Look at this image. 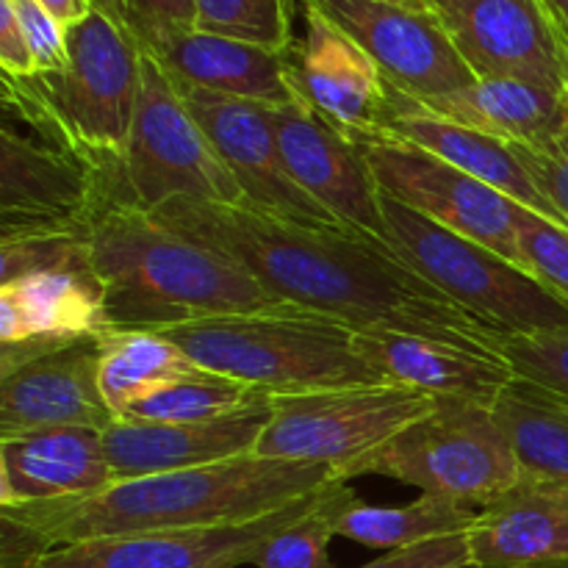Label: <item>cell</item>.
I'll use <instances>...</instances> for the list:
<instances>
[{
    "label": "cell",
    "instance_id": "obj_1",
    "mask_svg": "<svg viewBox=\"0 0 568 568\" xmlns=\"http://www.w3.org/2000/svg\"><path fill=\"white\" fill-rule=\"evenodd\" d=\"M155 220L227 255L281 303L355 331L436 338L505 364L503 333L438 292L392 244L366 233L200 200H172Z\"/></svg>",
    "mask_w": 568,
    "mask_h": 568
},
{
    "label": "cell",
    "instance_id": "obj_2",
    "mask_svg": "<svg viewBox=\"0 0 568 568\" xmlns=\"http://www.w3.org/2000/svg\"><path fill=\"white\" fill-rule=\"evenodd\" d=\"M331 483H342L331 466L247 455L200 469L122 480L92 497L6 505L0 516L26 527L50 552L98 538L250 521Z\"/></svg>",
    "mask_w": 568,
    "mask_h": 568
},
{
    "label": "cell",
    "instance_id": "obj_3",
    "mask_svg": "<svg viewBox=\"0 0 568 568\" xmlns=\"http://www.w3.org/2000/svg\"><path fill=\"white\" fill-rule=\"evenodd\" d=\"M87 258L103 288L109 331H166L286 305L227 255L128 203L98 211L87 233Z\"/></svg>",
    "mask_w": 568,
    "mask_h": 568
},
{
    "label": "cell",
    "instance_id": "obj_4",
    "mask_svg": "<svg viewBox=\"0 0 568 568\" xmlns=\"http://www.w3.org/2000/svg\"><path fill=\"white\" fill-rule=\"evenodd\" d=\"M144 50L125 22L98 9L67 28V64L28 78L3 75L6 120L122 161L142 92Z\"/></svg>",
    "mask_w": 568,
    "mask_h": 568
},
{
    "label": "cell",
    "instance_id": "obj_5",
    "mask_svg": "<svg viewBox=\"0 0 568 568\" xmlns=\"http://www.w3.org/2000/svg\"><path fill=\"white\" fill-rule=\"evenodd\" d=\"M155 333L175 342L200 369L272 397L383 383L355 349V327L297 305L211 316Z\"/></svg>",
    "mask_w": 568,
    "mask_h": 568
},
{
    "label": "cell",
    "instance_id": "obj_6",
    "mask_svg": "<svg viewBox=\"0 0 568 568\" xmlns=\"http://www.w3.org/2000/svg\"><path fill=\"white\" fill-rule=\"evenodd\" d=\"M388 244L438 292L503 336L568 327V303L486 244L383 194Z\"/></svg>",
    "mask_w": 568,
    "mask_h": 568
},
{
    "label": "cell",
    "instance_id": "obj_7",
    "mask_svg": "<svg viewBox=\"0 0 568 568\" xmlns=\"http://www.w3.org/2000/svg\"><path fill=\"white\" fill-rule=\"evenodd\" d=\"M361 475L392 477L480 510L514 488L525 469L494 408L438 399L430 414L358 460L347 480Z\"/></svg>",
    "mask_w": 568,
    "mask_h": 568
},
{
    "label": "cell",
    "instance_id": "obj_8",
    "mask_svg": "<svg viewBox=\"0 0 568 568\" xmlns=\"http://www.w3.org/2000/svg\"><path fill=\"white\" fill-rule=\"evenodd\" d=\"M11 122L0 131V242L87 236L103 205L122 203V161Z\"/></svg>",
    "mask_w": 568,
    "mask_h": 568
},
{
    "label": "cell",
    "instance_id": "obj_9",
    "mask_svg": "<svg viewBox=\"0 0 568 568\" xmlns=\"http://www.w3.org/2000/svg\"><path fill=\"white\" fill-rule=\"evenodd\" d=\"M122 203L155 214L172 200L242 205V186L194 120L175 78L144 53L142 92L122 155Z\"/></svg>",
    "mask_w": 568,
    "mask_h": 568
},
{
    "label": "cell",
    "instance_id": "obj_10",
    "mask_svg": "<svg viewBox=\"0 0 568 568\" xmlns=\"http://www.w3.org/2000/svg\"><path fill=\"white\" fill-rule=\"evenodd\" d=\"M436 403L430 394L388 383L275 397L253 455L331 466L347 483L358 460L430 414Z\"/></svg>",
    "mask_w": 568,
    "mask_h": 568
},
{
    "label": "cell",
    "instance_id": "obj_11",
    "mask_svg": "<svg viewBox=\"0 0 568 568\" xmlns=\"http://www.w3.org/2000/svg\"><path fill=\"white\" fill-rule=\"evenodd\" d=\"M347 33L386 83L414 100H436L471 87L477 75L447 26L427 6L397 0H300Z\"/></svg>",
    "mask_w": 568,
    "mask_h": 568
},
{
    "label": "cell",
    "instance_id": "obj_12",
    "mask_svg": "<svg viewBox=\"0 0 568 568\" xmlns=\"http://www.w3.org/2000/svg\"><path fill=\"white\" fill-rule=\"evenodd\" d=\"M361 148L383 194L525 270L516 242L519 203L405 139L381 133Z\"/></svg>",
    "mask_w": 568,
    "mask_h": 568
},
{
    "label": "cell",
    "instance_id": "obj_13",
    "mask_svg": "<svg viewBox=\"0 0 568 568\" xmlns=\"http://www.w3.org/2000/svg\"><path fill=\"white\" fill-rule=\"evenodd\" d=\"M98 338L70 344H28L0 353V442L55 427L116 422L100 392Z\"/></svg>",
    "mask_w": 568,
    "mask_h": 568
},
{
    "label": "cell",
    "instance_id": "obj_14",
    "mask_svg": "<svg viewBox=\"0 0 568 568\" xmlns=\"http://www.w3.org/2000/svg\"><path fill=\"white\" fill-rule=\"evenodd\" d=\"M338 483L320 488L281 510L233 525L192 530L144 532V536L98 538L50 549L33 568H239L258 560L266 544L308 516Z\"/></svg>",
    "mask_w": 568,
    "mask_h": 568
},
{
    "label": "cell",
    "instance_id": "obj_15",
    "mask_svg": "<svg viewBox=\"0 0 568 568\" xmlns=\"http://www.w3.org/2000/svg\"><path fill=\"white\" fill-rule=\"evenodd\" d=\"M442 20L477 78L568 94V31L544 0H466Z\"/></svg>",
    "mask_w": 568,
    "mask_h": 568
},
{
    "label": "cell",
    "instance_id": "obj_16",
    "mask_svg": "<svg viewBox=\"0 0 568 568\" xmlns=\"http://www.w3.org/2000/svg\"><path fill=\"white\" fill-rule=\"evenodd\" d=\"M178 89H181L194 120L200 122L205 136L211 139L216 153L222 155L227 170L242 186L247 205L288 216V220L344 227L331 211L308 197L288 175L281 144H277L272 105L205 92V89L186 87V83H178Z\"/></svg>",
    "mask_w": 568,
    "mask_h": 568
},
{
    "label": "cell",
    "instance_id": "obj_17",
    "mask_svg": "<svg viewBox=\"0 0 568 568\" xmlns=\"http://www.w3.org/2000/svg\"><path fill=\"white\" fill-rule=\"evenodd\" d=\"M288 175L344 227L388 244L377 186L364 148L322 120L305 100L272 105Z\"/></svg>",
    "mask_w": 568,
    "mask_h": 568
},
{
    "label": "cell",
    "instance_id": "obj_18",
    "mask_svg": "<svg viewBox=\"0 0 568 568\" xmlns=\"http://www.w3.org/2000/svg\"><path fill=\"white\" fill-rule=\"evenodd\" d=\"M305 9V6H303ZM300 100L355 142L381 136L388 83L375 61L331 20L305 9V37L288 50Z\"/></svg>",
    "mask_w": 568,
    "mask_h": 568
},
{
    "label": "cell",
    "instance_id": "obj_19",
    "mask_svg": "<svg viewBox=\"0 0 568 568\" xmlns=\"http://www.w3.org/2000/svg\"><path fill=\"white\" fill-rule=\"evenodd\" d=\"M272 399L275 397L211 422L116 419L103 430V449L114 483L247 458L270 425Z\"/></svg>",
    "mask_w": 568,
    "mask_h": 568
},
{
    "label": "cell",
    "instance_id": "obj_20",
    "mask_svg": "<svg viewBox=\"0 0 568 568\" xmlns=\"http://www.w3.org/2000/svg\"><path fill=\"white\" fill-rule=\"evenodd\" d=\"M109 331L103 288L87 258V242L64 258L0 283V342L67 344Z\"/></svg>",
    "mask_w": 568,
    "mask_h": 568
},
{
    "label": "cell",
    "instance_id": "obj_21",
    "mask_svg": "<svg viewBox=\"0 0 568 568\" xmlns=\"http://www.w3.org/2000/svg\"><path fill=\"white\" fill-rule=\"evenodd\" d=\"M469 549L480 568H568V486L525 475L477 510Z\"/></svg>",
    "mask_w": 568,
    "mask_h": 568
},
{
    "label": "cell",
    "instance_id": "obj_22",
    "mask_svg": "<svg viewBox=\"0 0 568 568\" xmlns=\"http://www.w3.org/2000/svg\"><path fill=\"white\" fill-rule=\"evenodd\" d=\"M355 349L388 386L425 392L436 399L494 405L516 383L503 361L436 338L392 331H355Z\"/></svg>",
    "mask_w": 568,
    "mask_h": 568
},
{
    "label": "cell",
    "instance_id": "obj_23",
    "mask_svg": "<svg viewBox=\"0 0 568 568\" xmlns=\"http://www.w3.org/2000/svg\"><path fill=\"white\" fill-rule=\"evenodd\" d=\"M139 44L178 83L186 87L264 105H286L300 100L288 70V53L214 37L197 28L161 33Z\"/></svg>",
    "mask_w": 568,
    "mask_h": 568
},
{
    "label": "cell",
    "instance_id": "obj_24",
    "mask_svg": "<svg viewBox=\"0 0 568 568\" xmlns=\"http://www.w3.org/2000/svg\"><path fill=\"white\" fill-rule=\"evenodd\" d=\"M381 133L419 144V148L430 150L433 155L444 159L447 164L458 166V170L469 172L477 181L494 186L514 203L538 211V214L549 216L558 225H566L558 211H555V205L536 186L516 144L488 136V133L475 131L469 125L444 120V116L433 114L425 105H419L408 94L397 92L392 87H388V111Z\"/></svg>",
    "mask_w": 568,
    "mask_h": 568
},
{
    "label": "cell",
    "instance_id": "obj_25",
    "mask_svg": "<svg viewBox=\"0 0 568 568\" xmlns=\"http://www.w3.org/2000/svg\"><path fill=\"white\" fill-rule=\"evenodd\" d=\"M114 486L103 433L55 427L0 442V508L92 497Z\"/></svg>",
    "mask_w": 568,
    "mask_h": 568
},
{
    "label": "cell",
    "instance_id": "obj_26",
    "mask_svg": "<svg viewBox=\"0 0 568 568\" xmlns=\"http://www.w3.org/2000/svg\"><path fill=\"white\" fill-rule=\"evenodd\" d=\"M416 103L516 148L547 150L568 136V94L514 78H477L460 92Z\"/></svg>",
    "mask_w": 568,
    "mask_h": 568
},
{
    "label": "cell",
    "instance_id": "obj_27",
    "mask_svg": "<svg viewBox=\"0 0 568 568\" xmlns=\"http://www.w3.org/2000/svg\"><path fill=\"white\" fill-rule=\"evenodd\" d=\"M477 521V510L447 497L422 494L416 503L397 505V508H375L364 505L358 497H349L336 514V536L349 538L364 547L394 549L419 547L447 536H464Z\"/></svg>",
    "mask_w": 568,
    "mask_h": 568
},
{
    "label": "cell",
    "instance_id": "obj_28",
    "mask_svg": "<svg viewBox=\"0 0 568 568\" xmlns=\"http://www.w3.org/2000/svg\"><path fill=\"white\" fill-rule=\"evenodd\" d=\"M98 344L100 392L116 419L153 388L200 369L175 342L155 331H105Z\"/></svg>",
    "mask_w": 568,
    "mask_h": 568
},
{
    "label": "cell",
    "instance_id": "obj_29",
    "mask_svg": "<svg viewBox=\"0 0 568 568\" xmlns=\"http://www.w3.org/2000/svg\"><path fill=\"white\" fill-rule=\"evenodd\" d=\"M525 475L568 486V410L541 394L514 383L494 405Z\"/></svg>",
    "mask_w": 568,
    "mask_h": 568
},
{
    "label": "cell",
    "instance_id": "obj_30",
    "mask_svg": "<svg viewBox=\"0 0 568 568\" xmlns=\"http://www.w3.org/2000/svg\"><path fill=\"white\" fill-rule=\"evenodd\" d=\"M272 394L231 381L216 372L197 369L186 377L164 383L128 405L120 419L128 422H211L242 414Z\"/></svg>",
    "mask_w": 568,
    "mask_h": 568
},
{
    "label": "cell",
    "instance_id": "obj_31",
    "mask_svg": "<svg viewBox=\"0 0 568 568\" xmlns=\"http://www.w3.org/2000/svg\"><path fill=\"white\" fill-rule=\"evenodd\" d=\"M194 28L288 53L294 48V0H194Z\"/></svg>",
    "mask_w": 568,
    "mask_h": 568
},
{
    "label": "cell",
    "instance_id": "obj_32",
    "mask_svg": "<svg viewBox=\"0 0 568 568\" xmlns=\"http://www.w3.org/2000/svg\"><path fill=\"white\" fill-rule=\"evenodd\" d=\"M353 497L344 483L333 486L325 494L320 505L311 510L308 516H303L300 521H294L288 530H283L281 536L272 538L264 547V552L255 560V568H336L333 566L327 547H331V538L336 536V514L342 510V505Z\"/></svg>",
    "mask_w": 568,
    "mask_h": 568
},
{
    "label": "cell",
    "instance_id": "obj_33",
    "mask_svg": "<svg viewBox=\"0 0 568 568\" xmlns=\"http://www.w3.org/2000/svg\"><path fill=\"white\" fill-rule=\"evenodd\" d=\"M503 358L516 383L568 410V327L505 336Z\"/></svg>",
    "mask_w": 568,
    "mask_h": 568
},
{
    "label": "cell",
    "instance_id": "obj_34",
    "mask_svg": "<svg viewBox=\"0 0 568 568\" xmlns=\"http://www.w3.org/2000/svg\"><path fill=\"white\" fill-rule=\"evenodd\" d=\"M516 242L525 270L568 303V227L519 205Z\"/></svg>",
    "mask_w": 568,
    "mask_h": 568
},
{
    "label": "cell",
    "instance_id": "obj_35",
    "mask_svg": "<svg viewBox=\"0 0 568 568\" xmlns=\"http://www.w3.org/2000/svg\"><path fill=\"white\" fill-rule=\"evenodd\" d=\"M109 11H114L136 42L161 37L172 31H192L194 28V0H98Z\"/></svg>",
    "mask_w": 568,
    "mask_h": 568
},
{
    "label": "cell",
    "instance_id": "obj_36",
    "mask_svg": "<svg viewBox=\"0 0 568 568\" xmlns=\"http://www.w3.org/2000/svg\"><path fill=\"white\" fill-rule=\"evenodd\" d=\"M37 72H59L67 64V28L37 0H9Z\"/></svg>",
    "mask_w": 568,
    "mask_h": 568
},
{
    "label": "cell",
    "instance_id": "obj_37",
    "mask_svg": "<svg viewBox=\"0 0 568 568\" xmlns=\"http://www.w3.org/2000/svg\"><path fill=\"white\" fill-rule=\"evenodd\" d=\"M471 549H469V532L464 536H447L436 538V541L419 544V547L394 549L383 558L372 560V564L361 568H469Z\"/></svg>",
    "mask_w": 568,
    "mask_h": 568
},
{
    "label": "cell",
    "instance_id": "obj_38",
    "mask_svg": "<svg viewBox=\"0 0 568 568\" xmlns=\"http://www.w3.org/2000/svg\"><path fill=\"white\" fill-rule=\"evenodd\" d=\"M519 150L521 161H525L527 172L532 175L536 186L555 205V211H558L560 220L568 227V136L547 150Z\"/></svg>",
    "mask_w": 568,
    "mask_h": 568
},
{
    "label": "cell",
    "instance_id": "obj_39",
    "mask_svg": "<svg viewBox=\"0 0 568 568\" xmlns=\"http://www.w3.org/2000/svg\"><path fill=\"white\" fill-rule=\"evenodd\" d=\"M0 67L3 75L11 78L37 75V64L9 0H0Z\"/></svg>",
    "mask_w": 568,
    "mask_h": 568
},
{
    "label": "cell",
    "instance_id": "obj_40",
    "mask_svg": "<svg viewBox=\"0 0 568 568\" xmlns=\"http://www.w3.org/2000/svg\"><path fill=\"white\" fill-rule=\"evenodd\" d=\"M37 3L44 6L64 28L78 26L98 9V0H37Z\"/></svg>",
    "mask_w": 568,
    "mask_h": 568
},
{
    "label": "cell",
    "instance_id": "obj_41",
    "mask_svg": "<svg viewBox=\"0 0 568 568\" xmlns=\"http://www.w3.org/2000/svg\"><path fill=\"white\" fill-rule=\"evenodd\" d=\"M422 3H425L430 11H436L438 17H447L449 11H455L458 6H464L466 0H422Z\"/></svg>",
    "mask_w": 568,
    "mask_h": 568
},
{
    "label": "cell",
    "instance_id": "obj_42",
    "mask_svg": "<svg viewBox=\"0 0 568 568\" xmlns=\"http://www.w3.org/2000/svg\"><path fill=\"white\" fill-rule=\"evenodd\" d=\"M544 3L552 9V14L564 22V28L568 31V0H544Z\"/></svg>",
    "mask_w": 568,
    "mask_h": 568
},
{
    "label": "cell",
    "instance_id": "obj_43",
    "mask_svg": "<svg viewBox=\"0 0 568 568\" xmlns=\"http://www.w3.org/2000/svg\"><path fill=\"white\" fill-rule=\"evenodd\" d=\"M397 3H410V6H425L422 0H397Z\"/></svg>",
    "mask_w": 568,
    "mask_h": 568
},
{
    "label": "cell",
    "instance_id": "obj_44",
    "mask_svg": "<svg viewBox=\"0 0 568 568\" xmlns=\"http://www.w3.org/2000/svg\"><path fill=\"white\" fill-rule=\"evenodd\" d=\"M469 568H480V566H469Z\"/></svg>",
    "mask_w": 568,
    "mask_h": 568
}]
</instances>
